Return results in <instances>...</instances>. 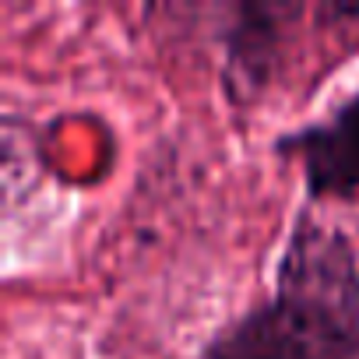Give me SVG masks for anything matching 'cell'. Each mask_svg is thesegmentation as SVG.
<instances>
[{
  "label": "cell",
  "instance_id": "obj_3",
  "mask_svg": "<svg viewBox=\"0 0 359 359\" xmlns=\"http://www.w3.org/2000/svg\"><path fill=\"white\" fill-rule=\"evenodd\" d=\"M289 15H296V8L254 4L236 11V25L229 29V71H226V85L233 99L243 102L264 88V81L275 71L282 22Z\"/></svg>",
  "mask_w": 359,
  "mask_h": 359
},
{
  "label": "cell",
  "instance_id": "obj_2",
  "mask_svg": "<svg viewBox=\"0 0 359 359\" xmlns=\"http://www.w3.org/2000/svg\"><path fill=\"white\" fill-rule=\"evenodd\" d=\"M278 151L299 158L313 198L359 201V92L324 123L278 137Z\"/></svg>",
  "mask_w": 359,
  "mask_h": 359
},
{
  "label": "cell",
  "instance_id": "obj_1",
  "mask_svg": "<svg viewBox=\"0 0 359 359\" xmlns=\"http://www.w3.org/2000/svg\"><path fill=\"white\" fill-rule=\"evenodd\" d=\"M205 359H359V268L348 240L299 219L275 299L229 324Z\"/></svg>",
  "mask_w": 359,
  "mask_h": 359
}]
</instances>
